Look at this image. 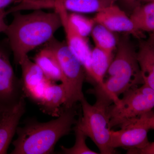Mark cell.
<instances>
[{
	"label": "cell",
	"mask_w": 154,
	"mask_h": 154,
	"mask_svg": "<svg viewBox=\"0 0 154 154\" xmlns=\"http://www.w3.org/2000/svg\"><path fill=\"white\" fill-rule=\"evenodd\" d=\"M124 2L129 6H132L139 0H122Z\"/></svg>",
	"instance_id": "d4e9b609"
},
{
	"label": "cell",
	"mask_w": 154,
	"mask_h": 154,
	"mask_svg": "<svg viewBox=\"0 0 154 154\" xmlns=\"http://www.w3.org/2000/svg\"><path fill=\"white\" fill-rule=\"evenodd\" d=\"M8 15L5 9L0 10V33H5L8 25L5 22L6 16Z\"/></svg>",
	"instance_id": "603a6c76"
},
{
	"label": "cell",
	"mask_w": 154,
	"mask_h": 154,
	"mask_svg": "<svg viewBox=\"0 0 154 154\" xmlns=\"http://www.w3.org/2000/svg\"><path fill=\"white\" fill-rule=\"evenodd\" d=\"M76 104L64 108L55 119L41 122L36 119L25 120V125L18 127V137L13 143L12 154H48L54 152L59 140L67 135L77 122Z\"/></svg>",
	"instance_id": "7a4b0ae2"
},
{
	"label": "cell",
	"mask_w": 154,
	"mask_h": 154,
	"mask_svg": "<svg viewBox=\"0 0 154 154\" xmlns=\"http://www.w3.org/2000/svg\"><path fill=\"white\" fill-rule=\"evenodd\" d=\"M69 17L82 36L87 37L91 34L96 24L94 19H90L77 13L69 14Z\"/></svg>",
	"instance_id": "44dd1931"
},
{
	"label": "cell",
	"mask_w": 154,
	"mask_h": 154,
	"mask_svg": "<svg viewBox=\"0 0 154 154\" xmlns=\"http://www.w3.org/2000/svg\"><path fill=\"white\" fill-rule=\"evenodd\" d=\"M7 113H4V112H2L0 110V124L2 121L3 119L5 117V115Z\"/></svg>",
	"instance_id": "484cf974"
},
{
	"label": "cell",
	"mask_w": 154,
	"mask_h": 154,
	"mask_svg": "<svg viewBox=\"0 0 154 154\" xmlns=\"http://www.w3.org/2000/svg\"><path fill=\"white\" fill-rule=\"evenodd\" d=\"M118 0H51L53 7L60 6L67 11L79 14L99 13L115 5Z\"/></svg>",
	"instance_id": "5bb4252c"
},
{
	"label": "cell",
	"mask_w": 154,
	"mask_h": 154,
	"mask_svg": "<svg viewBox=\"0 0 154 154\" xmlns=\"http://www.w3.org/2000/svg\"><path fill=\"white\" fill-rule=\"evenodd\" d=\"M66 99V91L63 84L51 83L46 88L43 99L38 106L43 113L57 117L63 110Z\"/></svg>",
	"instance_id": "4fadbf2b"
},
{
	"label": "cell",
	"mask_w": 154,
	"mask_h": 154,
	"mask_svg": "<svg viewBox=\"0 0 154 154\" xmlns=\"http://www.w3.org/2000/svg\"><path fill=\"white\" fill-rule=\"evenodd\" d=\"M113 32L101 24L95 25L91 34L96 47L112 54L118 43Z\"/></svg>",
	"instance_id": "d6986e66"
},
{
	"label": "cell",
	"mask_w": 154,
	"mask_h": 154,
	"mask_svg": "<svg viewBox=\"0 0 154 154\" xmlns=\"http://www.w3.org/2000/svg\"><path fill=\"white\" fill-rule=\"evenodd\" d=\"M137 58L144 84L154 90V33L147 40H140Z\"/></svg>",
	"instance_id": "7c38bea8"
},
{
	"label": "cell",
	"mask_w": 154,
	"mask_h": 154,
	"mask_svg": "<svg viewBox=\"0 0 154 154\" xmlns=\"http://www.w3.org/2000/svg\"><path fill=\"white\" fill-rule=\"evenodd\" d=\"M26 110L25 98L11 111L6 113L0 124V154H7L9 146L17 133L20 119Z\"/></svg>",
	"instance_id": "8fae6325"
},
{
	"label": "cell",
	"mask_w": 154,
	"mask_h": 154,
	"mask_svg": "<svg viewBox=\"0 0 154 154\" xmlns=\"http://www.w3.org/2000/svg\"><path fill=\"white\" fill-rule=\"evenodd\" d=\"M127 154H154V142H149L143 148L140 149H128Z\"/></svg>",
	"instance_id": "7402d4cb"
},
{
	"label": "cell",
	"mask_w": 154,
	"mask_h": 154,
	"mask_svg": "<svg viewBox=\"0 0 154 154\" xmlns=\"http://www.w3.org/2000/svg\"><path fill=\"white\" fill-rule=\"evenodd\" d=\"M107 73L102 89L111 98L114 104H118L119 96L144 82L137 58V52L129 37L125 36L118 41L117 51Z\"/></svg>",
	"instance_id": "3957f363"
},
{
	"label": "cell",
	"mask_w": 154,
	"mask_h": 154,
	"mask_svg": "<svg viewBox=\"0 0 154 154\" xmlns=\"http://www.w3.org/2000/svg\"><path fill=\"white\" fill-rule=\"evenodd\" d=\"M22 0H0V10L5 9L12 4L17 5L20 3Z\"/></svg>",
	"instance_id": "cb8c5ba5"
},
{
	"label": "cell",
	"mask_w": 154,
	"mask_h": 154,
	"mask_svg": "<svg viewBox=\"0 0 154 154\" xmlns=\"http://www.w3.org/2000/svg\"><path fill=\"white\" fill-rule=\"evenodd\" d=\"M8 39L0 42V110L11 111L25 98L21 79L17 78L10 60Z\"/></svg>",
	"instance_id": "52a82bcc"
},
{
	"label": "cell",
	"mask_w": 154,
	"mask_h": 154,
	"mask_svg": "<svg viewBox=\"0 0 154 154\" xmlns=\"http://www.w3.org/2000/svg\"><path fill=\"white\" fill-rule=\"evenodd\" d=\"M13 14L14 19L8 25L5 34L8 37L14 63L19 65L30 51L54 37L62 24L59 14L55 10L47 12L39 9L28 14L20 12Z\"/></svg>",
	"instance_id": "6da1fadb"
},
{
	"label": "cell",
	"mask_w": 154,
	"mask_h": 154,
	"mask_svg": "<svg viewBox=\"0 0 154 154\" xmlns=\"http://www.w3.org/2000/svg\"><path fill=\"white\" fill-rule=\"evenodd\" d=\"M139 1H141V2L147 3L150 2H154V0H139Z\"/></svg>",
	"instance_id": "83f0119b"
},
{
	"label": "cell",
	"mask_w": 154,
	"mask_h": 154,
	"mask_svg": "<svg viewBox=\"0 0 154 154\" xmlns=\"http://www.w3.org/2000/svg\"><path fill=\"white\" fill-rule=\"evenodd\" d=\"M130 18L138 30L154 33V2L137 6Z\"/></svg>",
	"instance_id": "ac0fdd59"
},
{
	"label": "cell",
	"mask_w": 154,
	"mask_h": 154,
	"mask_svg": "<svg viewBox=\"0 0 154 154\" xmlns=\"http://www.w3.org/2000/svg\"><path fill=\"white\" fill-rule=\"evenodd\" d=\"M110 54L95 47L91 51V75L90 81L102 88L105 75L113 60Z\"/></svg>",
	"instance_id": "2e32d148"
},
{
	"label": "cell",
	"mask_w": 154,
	"mask_h": 154,
	"mask_svg": "<svg viewBox=\"0 0 154 154\" xmlns=\"http://www.w3.org/2000/svg\"><path fill=\"white\" fill-rule=\"evenodd\" d=\"M54 10L57 11L60 16L68 46L82 64L85 71L86 79L90 81L92 50L90 48L87 37L81 35L76 27L71 21L68 11L63 7L57 6Z\"/></svg>",
	"instance_id": "9c48e42d"
},
{
	"label": "cell",
	"mask_w": 154,
	"mask_h": 154,
	"mask_svg": "<svg viewBox=\"0 0 154 154\" xmlns=\"http://www.w3.org/2000/svg\"><path fill=\"white\" fill-rule=\"evenodd\" d=\"M118 104L109 109L110 129L152 111L154 108V90L143 84L125 93Z\"/></svg>",
	"instance_id": "8992f818"
},
{
	"label": "cell",
	"mask_w": 154,
	"mask_h": 154,
	"mask_svg": "<svg viewBox=\"0 0 154 154\" xmlns=\"http://www.w3.org/2000/svg\"><path fill=\"white\" fill-rule=\"evenodd\" d=\"M90 92L96 96V102L91 105L85 97L80 101L82 113L75 125L94 142L100 154H115L111 146L109 127V111L113 101L99 86Z\"/></svg>",
	"instance_id": "277c9868"
},
{
	"label": "cell",
	"mask_w": 154,
	"mask_h": 154,
	"mask_svg": "<svg viewBox=\"0 0 154 154\" xmlns=\"http://www.w3.org/2000/svg\"><path fill=\"white\" fill-rule=\"evenodd\" d=\"M151 129L154 130V116L153 117L152 120L151 125Z\"/></svg>",
	"instance_id": "4316f807"
},
{
	"label": "cell",
	"mask_w": 154,
	"mask_h": 154,
	"mask_svg": "<svg viewBox=\"0 0 154 154\" xmlns=\"http://www.w3.org/2000/svg\"><path fill=\"white\" fill-rule=\"evenodd\" d=\"M154 113L151 111L144 113L120 125L121 129L111 131V146L113 149L123 147L140 149L149 143L148 133Z\"/></svg>",
	"instance_id": "ba28073f"
},
{
	"label": "cell",
	"mask_w": 154,
	"mask_h": 154,
	"mask_svg": "<svg viewBox=\"0 0 154 154\" xmlns=\"http://www.w3.org/2000/svg\"><path fill=\"white\" fill-rule=\"evenodd\" d=\"M44 45L53 51L57 57L62 74L61 83L66 91L64 107H71L85 97L83 92V83L86 79L85 69L71 51L66 42L59 41L54 36Z\"/></svg>",
	"instance_id": "5b68a950"
},
{
	"label": "cell",
	"mask_w": 154,
	"mask_h": 154,
	"mask_svg": "<svg viewBox=\"0 0 154 154\" xmlns=\"http://www.w3.org/2000/svg\"><path fill=\"white\" fill-rule=\"evenodd\" d=\"M33 60L41 69L48 79L51 82H62V74L59 62L52 50L44 46L36 54Z\"/></svg>",
	"instance_id": "9a60e30c"
},
{
	"label": "cell",
	"mask_w": 154,
	"mask_h": 154,
	"mask_svg": "<svg viewBox=\"0 0 154 154\" xmlns=\"http://www.w3.org/2000/svg\"><path fill=\"white\" fill-rule=\"evenodd\" d=\"M94 19L96 23L104 25L113 32L131 34L138 39L146 37L143 32L136 28L130 18L115 5L97 13Z\"/></svg>",
	"instance_id": "30bf717a"
},
{
	"label": "cell",
	"mask_w": 154,
	"mask_h": 154,
	"mask_svg": "<svg viewBox=\"0 0 154 154\" xmlns=\"http://www.w3.org/2000/svg\"><path fill=\"white\" fill-rule=\"evenodd\" d=\"M19 65L22 68L21 79L25 96L26 93L41 84L47 78L38 65L30 60L28 55L22 60Z\"/></svg>",
	"instance_id": "e0dca14e"
},
{
	"label": "cell",
	"mask_w": 154,
	"mask_h": 154,
	"mask_svg": "<svg viewBox=\"0 0 154 154\" xmlns=\"http://www.w3.org/2000/svg\"><path fill=\"white\" fill-rule=\"evenodd\" d=\"M73 128L75 136L74 145L67 148L61 146L60 153L64 154H97L98 153L92 150L86 144V138L88 137L76 125Z\"/></svg>",
	"instance_id": "ffe728a7"
}]
</instances>
